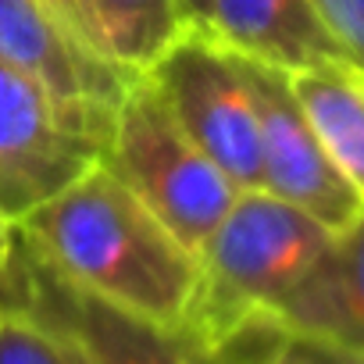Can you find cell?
<instances>
[{
  "label": "cell",
  "mask_w": 364,
  "mask_h": 364,
  "mask_svg": "<svg viewBox=\"0 0 364 364\" xmlns=\"http://www.w3.org/2000/svg\"><path fill=\"white\" fill-rule=\"evenodd\" d=\"M15 232L61 282L157 328L186 325L197 254L104 161L15 222Z\"/></svg>",
  "instance_id": "cell-1"
},
{
  "label": "cell",
  "mask_w": 364,
  "mask_h": 364,
  "mask_svg": "<svg viewBox=\"0 0 364 364\" xmlns=\"http://www.w3.org/2000/svg\"><path fill=\"white\" fill-rule=\"evenodd\" d=\"M332 236L268 190H243L197 250V289L182 332L222 350L311 272Z\"/></svg>",
  "instance_id": "cell-2"
},
{
  "label": "cell",
  "mask_w": 364,
  "mask_h": 364,
  "mask_svg": "<svg viewBox=\"0 0 364 364\" xmlns=\"http://www.w3.org/2000/svg\"><path fill=\"white\" fill-rule=\"evenodd\" d=\"M100 161L193 254L243 193L175 122L146 72L118 97Z\"/></svg>",
  "instance_id": "cell-3"
},
{
  "label": "cell",
  "mask_w": 364,
  "mask_h": 364,
  "mask_svg": "<svg viewBox=\"0 0 364 364\" xmlns=\"http://www.w3.org/2000/svg\"><path fill=\"white\" fill-rule=\"evenodd\" d=\"M0 311L33 318L58 339L72 364H236L225 346L215 350L182 328H157L61 282L22 243H15Z\"/></svg>",
  "instance_id": "cell-4"
},
{
  "label": "cell",
  "mask_w": 364,
  "mask_h": 364,
  "mask_svg": "<svg viewBox=\"0 0 364 364\" xmlns=\"http://www.w3.org/2000/svg\"><path fill=\"white\" fill-rule=\"evenodd\" d=\"M111 118L54 97L0 58V218L22 222L104 157Z\"/></svg>",
  "instance_id": "cell-5"
},
{
  "label": "cell",
  "mask_w": 364,
  "mask_h": 364,
  "mask_svg": "<svg viewBox=\"0 0 364 364\" xmlns=\"http://www.w3.org/2000/svg\"><path fill=\"white\" fill-rule=\"evenodd\" d=\"M146 75L186 136L240 190H264L257 111L243 58L232 47L204 26H186Z\"/></svg>",
  "instance_id": "cell-6"
},
{
  "label": "cell",
  "mask_w": 364,
  "mask_h": 364,
  "mask_svg": "<svg viewBox=\"0 0 364 364\" xmlns=\"http://www.w3.org/2000/svg\"><path fill=\"white\" fill-rule=\"evenodd\" d=\"M243 58V54H240ZM243 72L250 82L257 129H261V171L264 190L300 211H307L314 222H321L328 232L350 229L364 204L346 186V178L328 161L325 146L318 143L307 114L300 111L286 72L243 58Z\"/></svg>",
  "instance_id": "cell-7"
},
{
  "label": "cell",
  "mask_w": 364,
  "mask_h": 364,
  "mask_svg": "<svg viewBox=\"0 0 364 364\" xmlns=\"http://www.w3.org/2000/svg\"><path fill=\"white\" fill-rule=\"evenodd\" d=\"M0 58L40 79L72 107L111 118L118 97L136 79L79 47L40 0H0Z\"/></svg>",
  "instance_id": "cell-8"
},
{
  "label": "cell",
  "mask_w": 364,
  "mask_h": 364,
  "mask_svg": "<svg viewBox=\"0 0 364 364\" xmlns=\"http://www.w3.org/2000/svg\"><path fill=\"white\" fill-rule=\"evenodd\" d=\"M261 321L364 353V211Z\"/></svg>",
  "instance_id": "cell-9"
},
{
  "label": "cell",
  "mask_w": 364,
  "mask_h": 364,
  "mask_svg": "<svg viewBox=\"0 0 364 364\" xmlns=\"http://www.w3.org/2000/svg\"><path fill=\"white\" fill-rule=\"evenodd\" d=\"M204 29L236 54L279 72L343 54L307 0H211Z\"/></svg>",
  "instance_id": "cell-10"
},
{
  "label": "cell",
  "mask_w": 364,
  "mask_h": 364,
  "mask_svg": "<svg viewBox=\"0 0 364 364\" xmlns=\"http://www.w3.org/2000/svg\"><path fill=\"white\" fill-rule=\"evenodd\" d=\"M286 79L328 161L364 204V61L332 54Z\"/></svg>",
  "instance_id": "cell-11"
},
{
  "label": "cell",
  "mask_w": 364,
  "mask_h": 364,
  "mask_svg": "<svg viewBox=\"0 0 364 364\" xmlns=\"http://www.w3.org/2000/svg\"><path fill=\"white\" fill-rule=\"evenodd\" d=\"M107 58L129 72H146L164 47L186 29L175 0H86Z\"/></svg>",
  "instance_id": "cell-12"
},
{
  "label": "cell",
  "mask_w": 364,
  "mask_h": 364,
  "mask_svg": "<svg viewBox=\"0 0 364 364\" xmlns=\"http://www.w3.org/2000/svg\"><path fill=\"white\" fill-rule=\"evenodd\" d=\"M225 350L236 357V364H364V353L296 336L286 328H275L272 321H250Z\"/></svg>",
  "instance_id": "cell-13"
},
{
  "label": "cell",
  "mask_w": 364,
  "mask_h": 364,
  "mask_svg": "<svg viewBox=\"0 0 364 364\" xmlns=\"http://www.w3.org/2000/svg\"><path fill=\"white\" fill-rule=\"evenodd\" d=\"M0 364H72L58 339L22 311H0Z\"/></svg>",
  "instance_id": "cell-14"
},
{
  "label": "cell",
  "mask_w": 364,
  "mask_h": 364,
  "mask_svg": "<svg viewBox=\"0 0 364 364\" xmlns=\"http://www.w3.org/2000/svg\"><path fill=\"white\" fill-rule=\"evenodd\" d=\"M339 50L364 61V0H307Z\"/></svg>",
  "instance_id": "cell-15"
},
{
  "label": "cell",
  "mask_w": 364,
  "mask_h": 364,
  "mask_svg": "<svg viewBox=\"0 0 364 364\" xmlns=\"http://www.w3.org/2000/svg\"><path fill=\"white\" fill-rule=\"evenodd\" d=\"M40 4L47 8V15H50L79 47H86L90 54L111 61L107 50H104V43H100V36H97V29H93V18H90V11H86V0H40ZM111 65H114V61H111Z\"/></svg>",
  "instance_id": "cell-16"
},
{
  "label": "cell",
  "mask_w": 364,
  "mask_h": 364,
  "mask_svg": "<svg viewBox=\"0 0 364 364\" xmlns=\"http://www.w3.org/2000/svg\"><path fill=\"white\" fill-rule=\"evenodd\" d=\"M15 243H18V236H15V225L0 218V289H4V282H8V275H11Z\"/></svg>",
  "instance_id": "cell-17"
},
{
  "label": "cell",
  "mask_w": 364,
  "mask_h": 364,
  "mask_svg": "<svg viewBox=\"0 0 364 364\" xmlns=\"http://www.w3.org/2000/svg\"><path fill=\"white\" fill-rule=\"evenodd\" d=\"M178 4V15L186 26H208V8L211 0H175Z\"/></svg>",
  "instance_id": "cell-18"
}]
</instances>
